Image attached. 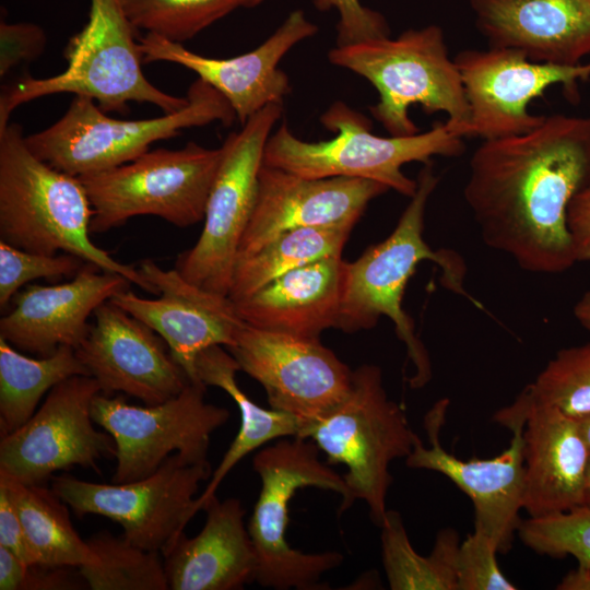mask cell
I'll list each match as a JSON object with an SVG mask.
<instances>
[{
	"label": "cell",
	"instance_id": "cell-1",
	"mask_svg": "<svg viewBox=\"0 0 590 590\" xmlns=\"http://www.w3.org/2000/svg\"><path fill=\"white\" fill-rule=\"evenodd\" d=\"M589 185L590 115L554 114L527 133L482 141L463 197L485 245L553 274L577 262L567 210Z\"/></svg>",
	"mask_w": 590,
	"mask_h": 590
},
{
	"label": "cell",
	"instance_id": "cell-2",
	"mask_svg": "<svg viewBox=\"0 0 590 590\" xmlns=\"http://www.w3.org/2000/svg\"><path fill=\"white\" fill-rule=\"evenodd\" d=\"M430 162L417 176V188L392 233L370 246L354 262H345L344 286L337 328L347 332L368 330L381 316L392 320L396 333L405 344L408 359L415 368L409 382L425 386L432 377L426 347L415 333L414 322L402 307L405 287L422 261H433L441 270L442 286L479 303L464 290L465 264L448 249L434 250L423 237L428 199L438 184Z\"/></svg>",
	"mask_w": 590,
	"mask_h": 590
},
{
	"label": "cell",
	"instance_id": "cell-3",
	"mask_svg": "<svg viewBox=\"0 0 590 590\" xmlns=\"http://www.w3.org/2000/svg\"><path fill=\"white\" fill-rule=\"evenodd\" d=\"M93 210L79 177L39 160L16 122L0 131V240L32 252L71 253L157 295L139 269L115 260L90 238Z\"/></svg>",
	"mask_w": 590,
	"mask_h": 590
},
{
	"label": "cell",
	"instance_id": "cell-4",
	"mask_svg": "<svg viewBox=\"0 0 590 590\" xmlns=\"http://www.w3.org/2000/svg\"><path fill=\"white\" fill-rule=\"evenodd\" d=\"M135 31L121 0H91L87 23L66 46L63 72L45 79L25 74L1 87L0 131L20 105L59 93L88 97L105 113L127 114L130 102L152 104L164 114L184 108L187 96L170 95L144 76Z\"/></svg>",
	"mask_w": 590,
	"mask_h": 590
},
{
	"label": "cell",
	"instance_id": "cell-5",
	"mask_svg": "<svg viewBox=\"0 0 590 590\" xmlns=\"http://www.w3.org/2000/svg\"><path fill=\"white\" fill-rule=\"evenodd\" d=\"M328 60L363 76L377 90L379 99L370 113L390 135L418 132L409 115L410 107L417 104L428 114H446V125L463 138L469 105L440 26L430 24L409 28L394 38L335 46Z\"/></svg>",
	"mask_w": 590,
	"mask_h": 590
},
{
	"label": "cell",
	"instance_id": "cell-6",
	"mask_svg": "<svg viewBox=\"0 0 590 590\" xmlns=\"http://www.w3.org/2000/svg\"><path fill=\"white\" fill-rule=\"evenodd\" d=\"M334 137L307 142L294 135L286 122L269 137L263 165L305 178L351 177L378 181L390 189L413 197L417 181L402 167L412 162H430L433 156H459L464 152L463 138L446 122L412 135L380 137L370 131V121L341 101L334 102L320 117Z\"/></svg>",
	"mask_w": 590,
	"mask_h": 590
},
{
	"label": "cell",
	"instance_id": "cell-7",
	"mask_svg": "<svg viewBox=\"0 0 590 590\" xmlns=\"http://www.w3.org/2000/svg\"><path fill=\"white\" fill-rule=\"evenodd\" d=\"M298 437L312 440L328 463L343 464L347 494L339 515L354 502L366 503L371 520L380 527L387 514L392 483L390 463L406 458L417 435L404 409L385 389L379 366L363 364L353 370L352 386L331 411L305 427Z\"/></svg>",
	"mask_w": 590,
	"mask_h": 590
},
{
	"label": "cell",
	"instance_id": "cell-8",
	"mask_svg": "<svg viewBox=\"0 0 590 590\" xmlns=\"http://www.w3.org/2000/svg\"><path fill=\"white\" fill-rule=\"evenodd\" d=\"M180 110L137 120L116 119L84 96H74L64 115L50 127L26 135L30 150L51 167L80 177L126 164L151 144L181 130L220 121L228 127L236 114L213 86L197 79Z\"/></svg>",
	"mask_w": 590,
	"mask_h": 590
},
{
	"label": "cell",
	"instance_id": "cell-9",
	"mask_svg": "<svg viewBox=\"0 0 590 590\" xmlns=\"http://www.w3.org/2000/svg\"><path fill=\"white\" fill-rule=\"evenodd\" d=\"M319 453L312 440L288 437L263 447L252 459L261 489L247 529L257 556L256 582L262 587L323 589V574L343 562L338 552L305 553L286 539L288 504L298 489L317 487L342 499L347 494L343 475L321 462Z\"/></svg>",
	"mask_w": 590,
	"mask_h": 590
},
{
	"label": "cell",
	"instance_id": "cell-10",
	"mask_svg": "<svg viewBox=\"0 0 590 590\" xmlns=\"http://www.w3.org/2000/svg\"><path fill=\"white\" fill-rule=\"evenodd\" d=\"M221 158V146L189 142L80 176L93 210L90 232L102 234L139 215L158 216L177 227L201 222Z\"/></svg>",
	"mask_w": 590,
	"mask_h": 590
},
{
	"label": "cell",
	"instance_id": "cell-11",
	"mask_svg": "<svg viewBox=\"0 0 590 590\" xmlns=\"http://www.w3.org/2000/svg\"><path fill=\"white\" fill-rule=\"evenodd\" d=\"M282 113L283 103L266 106L222 144L201 235L175 267L190 283L228 296L239 244L256 203L264 148Z\"/></svg>",
	"mask_w": 590,
	"mask_h": 590
},
{
	"label": "cell",
	"instance_id": "cell-12",
	"mask_svg": "<svg viewBox=\"0 0 590 590\" xmlns=\"http://www.w3.org/2000/svg\"><path fill=\"white\" fill-rule=\"evenodd\" d=\"M203 382L190 381L176 397L154 405H132L122 397L98 393L92 402L95 424L116 445L113 483L154 473L172 455L188 463L209 462L212 433L229 418L226 408L204 400Z\"/></svg>",
	"mask_w": 590,
	"mask_h": 590
},
{
	"label": "cell",
	"instance_id": "cell-13",
	"mask_svg": "<svg viewBox=\"0 0 590 590\" xmlns=\"http://www.w3.org/2000/svg\"><path fill=\"white\" fill-rule=\"evenodd\" d=\"M210 462L172 455L154 473L128 483H95L61 474L51 488L76 517L96 515L119 523L139 547L162 553L196 516V495L209 481Z\"/></svg>",
	"mask_w": 590,
	"mask_h": 590
},
{
	"label": "cell",
	"instance_id": "cell-14",
	"mask_svg": "<svg viewBox=\"0 0 590 590\" xmlns=\"http://www.w3.org/2000/svg\"><path fill=\"white\" fill-rule=\"evenodd\" d=\"M448 399L437 401L424 418L429 446L417 436L411 453L405 458L409 468L425 469L447 476L473 503L474 530L486 534L498 553L511 548L514 533L521 521L524 486L523 429L526 400L522 392L508 406L496 412L494 420L512 434L509 447L489 459L461 460L444 449L439 441Z\"/></svg>",
	"mask_w": 590,
	"mask_h": 590
},
{
	"label": "cell",
	"instance_id": "cell-15",
	"mask_svg": "<svg viewBox=\"0 0 590 590\" xmlns=\"http://www.w3.org/2000/svg\"><path fill=\"white\" fill-rule=\"evenodd\" d=\"M101 393L91 376L78 375L55 386L33 416L1 436L0 473L27 485H44L58 471L94 468L115 457L116 445L94 427L91 413Z\"/></svg>",
	"mask_w": 590,
	"mask_h": 590
},
{
	"label": "cell",
	"instance_id": "cell-16",
	"mask_svg": "<svg viewBox=\"0 0 590 590\" xmlns=\"http://www.w3.org/2000/svg\"><path fill=\"white\" fill-rule=\"evenodd\" d=\"M453 59L470 113L463 138L482 141L533 130L545 117L529 111L534 98L554 85L576 98L578 84L590 78V60L576 66L536 62L509 48L464 49Z\"/></svg>",
	"mask_w": 590,
	"mask_h": 590
},
{
	"label": "cell",
	"instance_id": "cell-17",
	"mask_svg": "<svg viewBox=\"0 0 590 590\" xmlns=\"http://www.w3.org/2000/svg\"><path fill=\"white\" fill-rule=\"evenodd\" d=\"M227 351L263 387L270 408L297 418L300 433L341 403L352 386L353 370L319 339L245 323Z\"/></svg>",
	"mask_w": 590,
	"mask_h": 590
},
{
	"label": "cell",
	"instance_id": "cell-18",
	"mask_svg": "<svg viewBox=\"0 0 590 590\" xmlns=\"http://www.w3.org/2000/svg\"><path fill=\"white\" fill-rule=\"evenodd\" d=\"M93 315L94 323L74 350L101 393L120 392L154 405L190 382L166 342L148 324L110 300Z\"/></svg>",
	"mask_w": 590,
	"mask_h": 590
},
{
	"label": "cell",
	"instance_id": "cell-19",
	"mask_svg": "<svg viewBox=\"0 0 590 590\" xmlns=\"http://www.w3.org/2000/svg\"><path fill=\"white\" fill-rule=\"evenodd\" d=\"M139 271L158 297H140L126 290L109 300L161 335L190 381L201 382L196 371L200 352L213 345L232 346L245 324L235 303L227 295L190 283L176 269H162L153 260H143Z\"/></svg>",
	"mask_w": 590,
	"mask_h": 590
},
{
	"label": "cell",
	"instance_id": "cell-20",
	"mask_svg": "<svg viewBox=\"0 0 590 590\" xmlns=\"http://www.w3.org/2000/svg\"><path fill=\"white\" fill-rule=\"evenodd\" d=\"M317 32L304 11L295 10L261 45L227 59L201 56L153 33H146L139 44L143 63L167 61L193 71L227 99L244 125L266 106L283 103L291 85L278 66L295 45Z\"/></svg>",
	"mask_w": 590,
	"mask_h": 590
},
{
	"label": "cell",
	"instance_id": "cell-21",
	"mask_svg": "<svg viewBox=\"0 0 590 590\" xmlns=\"http://www.w3.org/2000/svg\"><path fill=\"white\" fill-rule=\"evenodd\" d=\"M388 190L375 180L305 178L262 164L255 208L240 240L237 259L258 251L291 229L354 227L368 203Z\"/></svg>",
	"mask_w": 590,
	"mask_h": 590
},
{
	"label": "cell",
	"instance_id": "cell-22",
	"mask_svg": "<svg viewBox=\"0 0 590 590\" xmlns=\"http://www.w3.org/2000/svg\"><path fill=\"white\" fill-rule=\"evenodd\" d=\"M130 283L121 274L85 262L69 282L28 285L0 319V337L19 351L38 356H48L62 345L75 349L88 332L90 316Z\"/></svg>",
	"mask_w": 590,
	"mask_h": 590
},
{
	"label": "cell",
	"instance_id": "cell-23",
	"mask_svg": "<svg viewBox=\"0 0 590 590\" xmlns=\"http://www.w3.org/2000/svg\"><path fill=\"white\" fill-rule=\"evenodd\" d=\"M489 47L536 62L576 66L590 56V0H469Z\"/></svg>",
	"mask_w": 590,
	"mask_h": 590
},
{
	"label": "cell",
	"instance_id": "cell-24",
	"mask_svg": "<svg viewBox=\"0 0 590 590\" xmlns=\"http://www.w3.org/2000/svg\"><path fill=\"white\" fill-rule=\"evenodd\" d=\"M522 509L530 517L582 505L590 450L578 421L536 402L526 387Z\"/></svg>",
	"mask_w": 590,
	"mask_h": 590
},
{
	"label": "cell",
	"instance_id": "cell-25",
	"mask_svg": "<svg viewBox=\"0 0 590 590\" xmlns=\"http://www.w3.org/2000/svg\"><path fill=\"white\" fill-rule=\"evenodd\" d=\"M193 538L181 533L163 552L170 590H236L256 581L257 556L237 498L213 496Z\"/></svg>",
	"mask_w": 590,
	"mask_h": 590
},
{
	"label": "cell",
	"instance_id": "cell-26",
	"mask_svg": "<svg viewBox=\"0 0 590 590\" xmlns=\"http://www.w3.org/2000/svg\"><path fill=\"white\" fill-rule=\"evenodd\" d=\"M345 261L323 258L292 270L251 296L234 302L243 321L258 329L319 339L337 328Z\"/></svg>",
	"mask_w": 590,
	"mask_h": 590
},
{
	"label": "cell",
	"instance_id": "cell-27",
	"mask_svg": "<svg viewBox=\"0 0 590 590\" xmlns=\"http://www.w3.org/2000/svg\"><path fill=\"white\" fill-rule=\"evenodd\" d=\"M198 379L205 386L224 390L236 403L240 414L239 430L212 471L204 491L197 496L196 510L216 495V489L229 471L247 455L274 439L297 437L300 423L293 415L256 404L239 388L236 374L240 371L234 356L222 345L210 346L197 356Z\"/></svg>",
	"mask_w": 590,
	"mask_h": 590
},
{
	"label": "cell",
	"instance_id": "cell-28",
	"mask_svg": "<svg viewBox=\"0 0 590 590\" xmlns=\"http://www.w3.org/2000/svg\"><path fill=\"white\" fill-rule=\"evenodd\" d=\"M78 375L90 376L72 346L33 358L0 337V437L25 424L45 393Z\"/></svg>",
	"mask_w": 590,
	"mask_h": 590
},
{
	"label": "cell",
	"instance_id": "cell-29",
	"mask_svg": "<svg viewBox=\"0 0 590 590\" xmlns=\"http://www.w3.org/2000/svg\"><path fill=\"white\" fill-rule=\"evenodd\" d=\"M353 227H302L287 231L235 262L228 297L239 302L281 275L314 261L341 257Z\"/></svg>",
	"mask_w": 590,
	"mask_h": 590
},
{
	"label": "cell",
	"instance_id": "cell-30",
	"mask_svg": "<svg viewBox=\"0 0 590 590\" xmlns=\"http://www.w3.org/2000/svg\"><path fill=\"white\" fill-rule=\"evenodd\" d=\"M381 528V556L392 590H458L459 535L444 529L436 535L428 556L412 546L402 518L387 510Z\"/></svg>",
	"mask_w": 590,
	"mask_h": 590
},
{
	"label": "cell",
	"instance_id": "cell-31",
	"mask_svg": "<svg viewBox=\"0 0 590 590\" xmlns=\"http://www.w3.org/2000/svg\"><path fill=\"white\" fill-rule=\"evenodd\" d=\"M25 534L43 564L80 567L88 546L74 529L67 504L44 485H27L0 473Z\"/></svg>",
	"mask_w": 590,
	"mask_h": 590
},
{
	"label": "cell",
	"instance_id": "cell-32",
	"mask_svg": "<svg viewBox=\"0 0 590 590\" xmlns=\"http://www.w3.org/2000/svg\"><path fill=\"white\" fill-rule=\"evenodd\" d=\"M88 557L79 568L92 590H168L163 555L123 534L103 530L85 540Z\"/></svg>",
	"mask_w": 590,
	"mask_h": 590
},
{
	"label": "cell",
	"instance_id": "cell-33",
	"mask_svg": "<svg viewBox=\"0 0 590 590\" xmlns=\"http://www.w3.org/2000/svg\"><path fill=\"white\" fill-rule=\"evenodd\" d=\"M264 0H121L137 30L182 44L220 19Z\"/></svg>",
	"mask_w": 590,
	"mask_h": 590
},
{
	"label": "cell",
	"instance_id": "cell-34",
	"mask_svg": "<svg viewBox=\"0 0 590 590\" xmlns=\"http://www.w3.org/2000/svg\"><path fill=\"white\" fill-rule=\"evenodd\" d=\"M527 388L536 402L568 417L590 416V343L559 350Z\"/></svg>",
	"mask_w": 590,
	"mask_h": 590
},
{
	"label": "cell",
	"instance_id": "cell-35",
	"mask_svg": "<svg viewBox=\"0 0 590 590\" xmlns=\"http://www.w3.org/2000/svg\"><path fill=\"white\" fill-rule=\"evenodd\" d=\"M518 536L532 551L554 557L574 556L578 567L590 569V507L521 520Z\"/></svg>",
	"mask_w": 590,
	"mask_h": 590
},
{
	"label": "cell",
	"instance_id": "cell-36",
	"mask_svg": "<svg viewBox=\"0 0 590 590\" xmlns=\"http://www.w3.org/2000/svg\"><path fill=\"white\" fill-rule=\"evenodd\" d=\"M85 262L74 255H45L0 240V307L5 308L19 290L36 279L74 276Z\"/></svg>",
	"mask_w": 590,
	"mask_h": 590
},
{
	"label": "cell",
	"instance_id": "cell-37",
	"mask_svg": "<svg viewBox=\"0 0 590 590\" xmlns=\"http://www.w3.org/2000/svg\"><path fill=\"white\" fill-rule=\"evenodd\" d=\"M87 583L78 567L25 563L0 545V590H80Z\"/></svg>",
	"mask_w": 590,
	"mask_h": 590
},
{
	"label": "cell",
	"instance_id": "cell-38",
	"mask_svg": "<svg viewBox=\"0 0 590 590\" xmlns=\"http://www.w3.org/2000/svg\"><path fill=\"white\" fill-rule=\"evenodd\" d=\"M495 543L474 530L458 551V590H515L499 569Z\"/></svg>",
	"mask_w": 590,
	"mask_h": 590
},
{
	"label": "cell",
	"instance_id": "cell-39",
	"mask_svg": "<svg viewBox=\"0 0 590 590\" xmlns=\"http://www.w3.org/2000/svg\"><path fill=\"white\" fill-rule=\"evenodd\" d=\"M312 2L319 11L332 9L338 11L337 46L390 36V27L385 16L363 5L359 0H312Z\"/></svg>",
	"mask_w": 590,
	"mask_h": 590
},
{
	"label": "cell",
	"instance_id": "cell-40",
	"mask_svg": "<svg viewBox=\"0 0 590 590\" xmlns=\"http://www.w3.org/2000/svg\"><path fill=\"white\" fill-rule=\"evenodd\" d=\"M47 37L44 30L32 22L0 23V76L4 78L16 67L37 59L45 50Z\"/></svg>",
	"mask_w": 590,
	"mask_h": 590
},
{
	"label": "cell",
	"instance_id": "cell-41",
	"mask_svg": "<svg viewBox=\"0 0 590 590\" xmlns=\"http://www.w3.org/2000/svg\"><path fill=\"white\" fill-rule=\"evenodd\" d=\"M0 545L25 563L43 564L25 534L13 502L2 485H0Z\"/></svg>",
	"mask_w": 590,
	"mask_h": 590
},
{
	"label": "cell",
	"instance_id": "cell-42",
	"mask_svg": "<svg viewBox=\"0 0 590 590\" xmlns=\"http://www.w3.org/2000/svg\"><path fill=\"white\" fill-rule=\"evenodd\" d=\"M567 226L577 262L590 261V185L571 200L567 210Z\"/></svg>",
	"mask_w": 590,
	"mask_h": 590
},
{
	"label": "cell",
	"instance_id": "cell-43",
	"mask_svg": "<svg viewBox=\"0 0 590 590\" xmlns=\"http://www.w3.org/2000/svg\"><path fill=\"white\" fill-rule=\"evenodd\" d=\"M559 590H590V569L577 567L557 585Z\"/></svg>",
	"mask_w": 590,
	"mask_h": 590
},
{
	"label": "cell",
	"instance_id": "cell-44",
	"mask_svg": "<svg viewBox=\"0 0 590 590\" xmlns=\"http://www.w3.org/2000/svg\"><path fill=\"white\" fill-rule=\"evenodd\" d=\"M574 316L585 329L590 331V291L575 304Z\"/></svg>",
	"mask_w": 590,
	"mask_h": 590
},
{
	"label": "cell",
	"instance_id": "cell-45",
	"mask_svg": "<svg viewBox=\"0 0 590 590\" xmlns=\"http://www.w3.org/2000/svg\"><path fill=\"white\" fill-rule=\"evenodd\" d=\"M581 434L590 450V416L578 421Z\"/></svg>",
	"mask_w": 590,
	"mask_h": 590
},
{
	"label": "cell",
	"instance_id": "cell-46",
	"mask_svg": "<svg viewBox=\"0 0 590 590\" xmlns=\"http://www.w3.org/2000/svg\"><path fill=\"white\" fill-rule=\"evenodd\" d=\"M582 505L590 507V463H589V469H588Z\"/></svg>",
	"mask_w": 590,
	"mask_h": 590
}]
</instances>
